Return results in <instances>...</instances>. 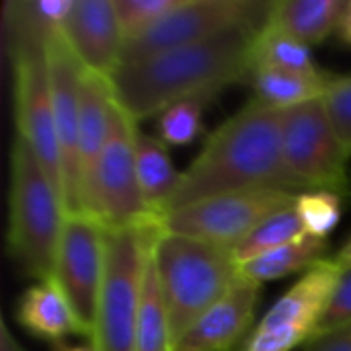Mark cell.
Segmentation results:
<instances>
[{"mask_svg": "<svg viewBox=\"0 0 351 351\" xmlns=\"http://www.w3.org/2000/svg\"><path fill=\"white\" fill-rule=\"evenodd\" d=\"M284 117L286 111L249 99L181 171L162 216L202 199L253 189L302 193L284 160Z\"/></svg>", "mask_w": 351, "mask_h": 351, "instance_id": "1", "label": "cell"}, {"mask_svg": "<svg viewBox=\"0 0 351 351\" xmlns=\"http://www.w3.org/2000/svg\"><path fill=\"white\" fill-rule=\"evenodd\" d=\"M261 27H234L210 39L117 66L109 76L115 103L134 123H140L189 97L220 95L234 82H247L251 45Z\"/></svg>", "mask_w": 351, "mask_h": 351, "instance_id": "2", "label": "cell"}, {"mask_svg": "<svg viewBox=\"0 0 351 351\" xmlns=\"http://www.w3.org/2000/svg\"><path fill=\"white\" fill-rule=\"evenodd\" d=\"M152 253L175 346L230 290L241 265L230 249L160 230Z\"/></svg>", "mask_w": 351, "mask_h": 351, "instance_id": "3", "label": "cell"}, {"mask_svg": "<svg viewBox=\"0 0 351 351\" xmlns=\"http://www.w3.org/2000/svg\"><path fill=\"white\" fill-rule=\"evenodd\" d=\"M66 220L64 202L29 146L14 138L10 150L8 253L31 278L53 276L56 253Z\"/></svg>", "mask_w": 351, "mask_h": 351, "instance_id": "4", "label": "cell"}, {"mask_svg": "<svg viewBox=\"0 0 351 351\" xmlns=\"http://www.w3.org/2000/svg\"><path fill=\"white\" fill-rule=\"evenodd\" d=\"M158 230V224L105 228V269L90 341L97 351H136L144 263Z\"/></svg>", "mask_w": 351, "mask_h": 351, "instance_id": "5", "label": "cell"}, {"mask_svg": "<svg viewBox=\"0 0 351 351\" xmlns=\"http://www.w3.org/2000/svg\"><path fill=\"white\" fill-rule=\"evenodd\" d=\"M136 125L128 113L111 103L109 134L97 162L88 214L105 228H142L158 224L148 210L136 171L134 132Z\"/></svg>", "mask_w": 351, "mask_h": 351, "instance_id": "6", "label": "cell"}, {"mask_svg": "<svg viewBox=\"0 0 351 351\" xmlns=\"http://www.w3.org/2000/svg\"><path fill=\"white\" fill-rule=\"evenodd\" d=\"M284 160L300 191L351 193L350 154L343 148L323 99L292 107L284 117Z\"/></svg>", "mask_w": 351, "mask_h": 351, "instance_id": "7", "label": "cell"}, {"mask_svg": "<svg viewBox=\"0 0 351 351\" xmlns=\"http://www.w3.org/2000/svg\"><path fill=\"white\" fill-rule=\"evenodd\" d=\"M298 193L253 189L218 195L179 208L158 220L160 232L183 234L234 251L267 218L294 206Z\"/></svg>", "mask_w": 351, "mask_h": 351, "instance_id": "8", "label": "cell"}, {"mask_svg": "<svg viewBox=\"0 0 351 351\" xmlns=\"http://www.w3.org/2000/svg\"><path fill=\"white\" fill-rule=\"evenodd\" d=\"M267 8L269 2L257 0H181L152 27L123 43L121 64H134L175 47L191 45L234 27H261Z\"/></svg>", "mask_w": 351, "mask_h": 351, "instance_id": "9", "label": "cell"}, {"mask_svg": "<svg viewBox=\"0 0 351 351\" xmlns=\"http://www.w3.org/2000/svg\"><path fill=\"white\" fill-rule=\"evenodd\" d=\"M103 269L105 226L90 216H66L51 278L62 288L84 337L90 341L95 335Z\"/></svg>", "mask_w": 351, "mask_h": 351, "instance_id": "10", "label": "cell"}, {"mask_svg": "<svg viewBox=\"0 0 351 351\" xmlns=\"http://www.w3.org/2000/svg\"><path fill=\"white\" fill-rule=\"evenodd\" d=\"M14 80V121L21 138L39 160L51 185L64 202L62 154L53 119L45 51L21 53L10 58ZM66 210V208H64Z\"/></svg>", "mask_w": 351, "mask_h": 351, "instance_id": "11", "label": "cell"}, {"mask_svg": "<svg viewBox=\"0 0 351 351\" xmlns=\"http://www.w3.org/2000/svg\"><path fill=\"white\" fill-rule=\"evenodd\" d=\"M45 64L49 78V93L53 105L56 132L62 154V179H64V208L66 216L82 214L80 191V82L82 66L66 45L64 37L53 39L45 47Z\"/></svg>", "mask_w": 351, "mask_h": 351, "instance_id": "12", "label": "cell"}, {"mask_svg": "<svg viewBox=\"0 0 351 351\" xmlns=\"http://www.w3.org/2000/svg\"><path fill=\"white\" fill-rule=\"evenodd\" d=\"M62 37L80 66L109 78L121 64L123 35L113 0H74Z\"/></svg>", "mask_w": 351, "mask_h": 351, "instance_id": "13", "label": "cell"}, {"mask_svg": "<svg viewBox=\"0 0 351 351\" xmlns=\"http://www.w3.org/2000/svg\"><path fill=\"white\" fill-rule=\"evenodd\" d=\"M259 294L261 284L239 276L230 290L173 346V351H230L249 331Z\"/></svg>", "mask_w": 351, "mask_h": 351, "instance_id": "14", "label": "cell"}, {"mask_svg": "<svg viewBox=\"0 0 351 351\" xmlns=\"http://www.w3.org/2000/svg\"><path fill=\"white\" fill-rule=\"evenodd\" d=\"M341 274L343 271L333 263V259L321 261L265 313L257 329H300L311 339L335 294Z\"/></svg>", "mask_w": 351, "mask_h": 351, "instance_id": "15", "label": "cell"}, {"mask_svg": "<svg viewBox=\"0 0 351 351\" xmlns=\"http://www.w3.org/2000/svg\"><path fill=\"white\" fill-rule=\"evenodd\" d=\"M74 0H8L2 6L4 51L8 58L45 51L62 37Z\"/></svg>", "mask_w": 351, "mask_h": 351, "instance_id": "16", "label": "cell"}, {"mask_svg": "<svg viewBox=\"0 0 351 351\" xmlns=\"http://www.w3.org/2000/svg\"><path fill=\"white\" fill-rule=\"evenodd\" d=\"M113 93L109 78L82 70L80 82V191H82V214H88L90 189L101 158L107 134H109V113H111Z\"/></svg>", "mask_w": 351, "mask_h": 351, "instance_id": "17", "label": "cell"}, {"mask_svg": "<svg viewBox=\"0 0 351 351\" xmlns=\"http://www.w3.org/2000/svg\"><path fill=\"white\" fill-rule=\"evenodd\" d=\"M16 321L27 333L56 348L70 335L84 337L68 298L53 278L41 280L23 292L16 306Z\"/></svg>", "mask_w": 351, "mask_h": 351, "instance_id": "18", "label": "cell"}, {"mask_svg": "<svg viewBox=\"0 0 351 351\" xmlns=\"http://www.w3.org/2000/svg\"><path fill=\"white\" fill-rule=\"evenodd\" d=\"M343 10V0H276L263 25L311 47L337 33Z\"/></svg>", "mask_w": 351, "mask_h": 351, "instance_id": "19", "label": "cell"}, {"mask_svg": "<svg viewBox=\"0 0 351 351\" xmlns=\"http://www.w3.org/2000/svg\"><path fill=\"white\" fill-rule=\"evenodd\" d=\"M335 74L321 72L315 76L292 74L274 68H253L247 82L253 90V101L263 107L288 111L292 107L323 99Z\"/></svg>", "mask_w": 351, "mask_h": 351, "instance_id": "20", "label": "cell"}, {"mask_svg": "<svg viewBox=\"0 0 351 351\" xmlns=\"http://www.w3.org/2000/svg\"><path fill=\"white\" fill-rule=\"evenodd\" d=\"M134 150H136V171L144 202L156 220L162 218L165 208L179 183L177 169L169 156L167 144L156 136L144 134L138 125L134 132Z\"/></svg>", "mask_w": 351, "mask_h": 351, "instance_id": "21", "label": "cell"}, {"mask_svg": "<svg viewBox=\"0 0 351 351\" xmlns=\"http://www.w3.org/2000/svg\"><path fill=\"white\" fill-rule=\"evenodd\" d=\"M329 251V241L306 234L300 241H294L282 249H276L271 253H265L257 259L243 263L241 276L257 284L276 282L298 271H308L321 261H327Z\"/></svg>", "mask_w": 351, "mask_h": 351, "instance_id": "22", "label": "cell"}, {"mask_svg": "<svg viewBox=\"0 0 351 351\" xmlns=\"http://www.w3.org/2000/svg\"><path fill=\"white\" fill-rule=\"evenodd\" d=\"M152 245L148 249L144 276H142L138 325H136V351H173L171 327H169V317H167V308H165V300H162V292L158 284Z\"/></svg>", "mask_w": 351, "mask_h": 351, "instance_id": "23", "label": "cell"}, {"mask_svg": "<svg viewBox=\"0 0 351 351\" xmlns=\"http://www.w3.org/2000/svg\"><path fill=\"white\" fill-rule=\"evenodd\" d=\"M253 68H274V70L306 74V76L325 72L317 66L308 45L280 31H274L265 25L257 31L251 45V70Z\"/></svg>", "mask_w": 351, "mask_h": 351, "instance_id": "24", "label": "cell"}, {"mask_svg": "<svg viewBox=\"0 0 351 351\" xmlns=\"http://www.w3.org/2000/svg\"><path fill=\"white\" fill-rule=\"evenodd\" d=\"M306 237L304 224L300 220V214L296 210V204L278 212L276 216L267 218L245 243H241L232 253L239 261V265L257 259L265 253H271L276 249H282L294 241H300Z\"/></svg>", "mask_w": 351, "mask_h": 351, "instance_id": "25", "label": "cell"}, {"mask_svg": "<svg viewBox=\"0 0 351 351\" xmlns=\"http://www.w3.org/2000/svg\"><path fill=\"white\" fill-rule=\"evenodd\" d=\"M216 95H197L165 109L156 121V138L167 146H189L204 132V109Z\"/></svg>", "mask_w": 351, "mask_h": 351, "instance_id": "26", "label": "cell"}, {"mask_svg": "<svg viewBox=\"0 0 351 351\" xmlns=\"http://www.w3.org/2000/svg\"><path fill=\"white\" fill-rule=\"evenodd\" d=\"M296 210L304 224L306 234L329 239L337 228L343 214V195L333 191H302L296 199Z\"/></svg>", "mask_w": 351, "mask_h": 351, "instance_id": "27", "label": "cell"}, {"mask_svg": "<svg viewBox=\"0 0 351 351\" xmlns=\"http://www.w3.org/2000/svg\"><path fill=\"white\" fill-rule=\"evenodd\" d=\"M181 0H113L115 14L123 41L144 33L165 14H169Z\"/></svg>", "mask_w": 351, "mask_h": 351, "instance_id": "28", "label": "cell"}, {"mask_svg": "<svg viewBox=\"0 0 351 351\" xmlns=\"http://www.w3.org/2000/svg\"><path fill=\"white\" fill-rule=\"evenodd\" d=\"M323 103L343 148L351 156V72L341 76L335 74L323 97Z\"/></svg>", "mask_w": 351, "mask_h": 351, "instance_id": "29", "label": "cell"}, {"mask_svg": "<svg viewBox=\"0 0 351 351\" xmlns=\"http://www.w3.org/2000/svg\"><path fill=\"white\" fill-rule=\"evenodd\" d=\"M348 325H351V269H346L341 274V280L335 288V294H333L329 306L325 308L317 329L313 331L308 343L325 337L331 331L348 327Z\"/></svg>", "mask_w": 351, "mask_h": 351, "instance_id": "30", "label": "cell"}, {"mask_svg": "<svg viewBox=\"0 0 351 351\" xmlns=\"http://www.w3.org/2000/svg\"><path fill=\"white\" fill-rule=\"evenodd\" d=\"M308 343V335L300 329H253L243 351H292Z\"/></svg>", "mask_w": 351, "mask_h": 351, "instance_id": "31", "label": "cell"}, {"mask_svg": "<svg viewBox=\"0 0 351 351\" xmlns=\"http://www.w3.org/2000/svg\"><path fill=\"white\" fill-rule=\"evenodd\" d=\"M304 351H351V325L331 331L317 341L306 343Z\"/></svg>", "mask_w": 351, "mask_h": 351, "instance_id": "32", "label": "cell"}, {"mask_svg": "<svg viewBox=\"0 0 351 351\" xmlns=\"http://www.w3.org/2000/svg\"><path fill=\"white\" fill-rule=\"evenodd\" d=\"M337 37L343 45L351 47V0L346 2V10H343V16H341V23H339V29H337Z\"/></svg>", "mask_w": 351, "mask_h": 351, "instance_id": "33", "label": "cell"}, {"mask_svg": "<svg viewBox=\"0 0 351 351\" xmlns=\"http://www.w3.org/2000/svg\"><path fill=\"white\" fill-rule=\"evenodd\" d=\"M333 263L341 269V271H346V269H351V237L343 243V247L335 253V257H333Z\"/></svg>", "mask_w": 351, "mask_h": 351, "instance_id": "34", "label": "cell"}, {"mask_svg": "<svg viewBox=\"0 0 351 351\" xmlns=\"http://www.w3.org/2000/svg\"><path fill=\"white\" fill-rule=\"evenodd\" d=\"M0 351H25L19 348V343L12 339L10 331L6 325H2V341H0Z\"/></svg>", "mask_w": 351, "mask_h": 351, "instance_id": "35", "label": "cell"}, {"mask_svg": "<svg viewBox=\"0 0 351 351\" xmlns=\"http://www.w3.org/2000/svg\"><path fill=\"white\" fill-rule=\"evenodd\" d=\"M56 351H97V348L90 343V346H60L56 348Z\"/></svg>", "mask_w": 351, "mask_h": 351, "instance_id": "36", "label": "cell"}]
</instances>
